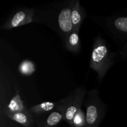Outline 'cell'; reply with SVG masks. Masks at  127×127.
Here are the masks:
<instances>
[{
  "instance_id": "cell-16",
  "label": "cell",
  "mask_w": 127,
  "mask_h": 127,
  "mask_svg": "<svg viewBox=\"0 0 127 127\" xmlns=\"http://www.w3.org/2000/svg\"><path fill=\"white\" fill-rule=\"evenodd\" d=\"M87 127L86 125H84V126H82V127Z\"/></svg>"
},
{
  "instance_id": "cell-13",
  "label": "cell",
  "mask_w": 127,
  "mask_h": 127,
  "mask_svg": "<svg viewBox=\"0 0 127 127\" xmlns=\"http://www.w3.org/2000/svg\"><path fill=\"white\" fill-rule=\"evenodd\" d=\"M19 72L22 75L31 76L35 71V65L31 60H25L19 64L18 67Z\"/></svg>"
},
{
  "instance_id": "cell-10",
  "label": "cell",
  "mask_w": 127,
  "mask_h": 127,
  "mask_svg": "<svg viewBox=\"0 0 127 127\" xmlns=\"http://www.w3.org/2000/svg\"><path fill=\"white\" fill-rule=\"evenodd\" d=\"M58 104H59L58 101L57 102H43L40 104L32 106L29 109V110L32 115H36V117L42 116L55 110L58 107Z\"/></svg>"
},
{
  "instance_id": "cell-1",
  "label": "cell",
  "mask_w": 127,
  "mask_h": 127,
  "mask_svg": "<svg viewBox=\"0 0 127 127\" xmlns=\"http://www.w3.org/2000/svg\"><path fill=\"white\" fill-rule=\"evenodd\" d=\"M74 0L54 2L37 9L34 22L47 26L56 32L64 44L68 35L73 31L71 9Z\"/></svg>"
},
{
  "instance_id": "cell-4",
  "label": "cell",
  "mask_w": 127,
  "mask_h": 127,
  "mask_svg": "<svg viewBox=\"0 0 127 127\" xmlns=\"http://www.w3.org/2000/svg\"><path fill=\"white\" fill-rule=\"evenodd\" d=\"M86 107V125L87 127H99L105 115L107 106L101 100L99 91L93 89L87 93L84 100Z\"/></svg>"
},
{
  "instance_id": "cell-6",
  "label": "cell",
  "mask_w": 127,
  "mask_h": 127,
  "mask_svg": "<svg viewBox=\"0 0 127 127\" xmlns=\"http://www.w3.org/2000/svg\"><path fill=\"white\" fill-rule=\"evenodd\" d=\"M35 8H21L14 11L7 17L1 26V29L11 30L34 22L33 19L36 14Z\"/></svg>"
},
{
  "instance_id": "cell-2",
  "label": "cell",
  "mask_w": 127,
  "mask_h": 127,
  "mask_svg": "<svg viewBox=\"0 0 127 127\" xmlns=\"http://www.w3.org/2000/svg\"><path fill=\"white\" fill-rule=\"evenodd\" d=\"M116 53L111 49L100 35L95 38L90 57L89 67L97 73L99 83L102 81L109 69L116 63Z\"/></svg>"
},
{
  "instance_id": "cell-3",
  "label": "cell",
  "mask_w": 127,
  "mask_h": 127,
  "mask_svg": "<svg viewBox=\"0 0 127 127\" xmlns=\"http://www.w3.org/2000/svg\"><path fill=\"white\" fill-rule=\"evenodd\" d=\"M91 18L113 40L122 44L127 42V15L92 16Z\"/></svg>"
},
{
  "instance_id": "cell-8",
  "label": "cell",
  "mask_w": 127,
  "mask_h": 127,
  "mask_svg": "<svg viewBox=\"0 0 127 127\" xmlns=\"http://www.w3.org/2000/svg\"><path fill=\"white\" fill-rule=\"evenodd\" d=\"M86 13L79 0H74L71 9V21L73 30L79 31L83 21L85 19Z\"/></svg>"
},
{
  "instance_id": "cell-12",
  "label": "cell",
  "mask_w": 127,
  "mask_h": 127,
  "mask_svg": "<svg viewBox=\"0 0 127 127\" xmlns=\"http://www.w3.org/2000/svg\"><path fill=\"white\" fill-rule=\"evenodd\" d=\"M6 110L11 112H29V109L25 106L21 99L19 91H16V95L11 99Z\"/></svg>"
},
{
  "instance_id": "cell-5",
  "label": "cell",
  "mask_w": 127,
  "mask_h": 127,
  "mask_svg": "<svg viewBox=\"0 0 127 127\" xmlns=\"http://www.w3.org/2000/svg\"><path fill=\"white\" fill-rule=\"evenodd\" d=\"M87 93L84 88H78L62 99L64 105V120L69 125H71L77 112L81 109Z\"/></svg>"
},
{
  "instance_id": "cell-15",
  "label": "cell",
  "mask_w": 127,
  "mask_h": 127,
  "mask_svg": "<svg viewBox=\"0 0 127 127\" xmlns=\"http://www.w3.org/2000/svg\"><path fill=\"white\" fill-rule=\"evenodd\" d=\"M119 53L123 58L127 60V42L122 44L119 50Z\"/></svg>"
},
{
  "instance_id": "cell-11",
  "label": "cell",
  "mask_w": 127,
  "mask_h": 127,
  "mask_svg": "<svg viewBox=\"0 0 127 127\" xmlns=\"http://www.w3.org/2000/svg\"><path fill=\"white\" fill-rule=\"evenodd\" d=\"M66 50L74 53H79L81 50L79 31L73 30L67 37L64 43Z\"/></svg>"
},
{
  "instance_id": "cell-9",
  "label": "cell",
  "mask_w": 127,
  "mask_h": 127,
  "mask_svg": "<svg viewBox=\"0 0 127 127\" xmlns=\"http://www.w3.org/2000/svg\"><path fill=\"white\" fill-rule=\"evenodd\" d=\"M4 113L9 118L26 127H31L33 122V116L29 112H11L4 109Z\"/></svg>"
},
{
  "instance_id": "cell-14",
  "label": "cell",
  "mask_w": 127,
  "mask_h": 127,
  "mask_svg": "<svg viewBox=\"0 0 127 127\" xmlns=\"http://www.w3.org/2000/svg\"><path fill=\"white\" fill-rule=\"evenodd\" d=\"M86 125V117L85 113L81 109L78 110L74 116L71 125L70 127H79L84 126Z\"/></svg>"
},
{
  "instance_id": "cell-7",
  "label": "cell",
  "mask_w": 127,
  "mask_h": 127,
  "mask_svg": "<svg viewBox=\"0 0 127 127\" xmlns=\"http://www.w3.org/2000/svg\"><path fill=\"white\" fill-rule=\"evenodd\" d=\"M58 107L53 111L42 116L36 117V123L39 127H56L64 120V105L63 100L58 101Z\"/></svg>"
}]
</instances>
